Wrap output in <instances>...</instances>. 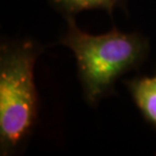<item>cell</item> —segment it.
Wrapping results in <instances>:
<instances>
[{
	"label": "cell",
	"mask_w": 156,
	"mask_h": 156,
	"mask_svg": "<svg viewBox=\"0 0 156 156\" xmlns=\"http://www.w3.org/2000/svg\"><path fill=\"white\" fill-rule=\"evenodd\" d=\"M126 84L142 116L156 128V75L135 78Z\"/></svg>",
	"instance_id": "obj_3"
},
{
	"label": "cell",
	"mask_w": 156,
	"mask_h": 156,
	"mask_svg": "<svg viewBox=\"0 0 156 156\" xmlns=\"http://www.w3.org/2000/svg\"><path fill=\"white\" fill-rule=\"evenodd\" d=\"M41 49L24 41L0 52V151L12 154L32 132L38 115L34 67Z\"/></svg>",
	"instance_id": "obj_2"
},
{
	"label": "cell",
	"mask_w": 156,
	"mask_h": 156,
	"mask_svg": "<svg viewBox=\"0 0 156 156\" xmlns=\"http://www.w3.org/2000/svg\"><path fill=\"white\" fill-rule=\"evenodd\" d=\"M66 18L67 30L60 43L73 52L84 98L94 105L110 93L118 77L145 60L148 40L138 33L125 34L117 29L91 36L76 26L74 16Z\"/></svg>",
	"instance_id": "obj_1"
},
{
	"label": "cell",
	"mask_w": 156,
	"mask_h": 156,
	"mask_svg": "<svg viewBox=\"0 0 156 156\" xmlns=\"http://www.w3.org/2000/svg\"><path fill=\"white\" fill-rule=\"evenodd\" d=\"M124 0H50L51 5L65 16H74L80 11L104 9L110 14Z\"/></svg>",
	"instance_id": "obj_4"
}]
</instances>
